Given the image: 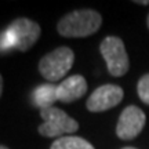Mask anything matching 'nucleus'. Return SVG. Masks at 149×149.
I'll return each mask as SVG.
<instances>
[{
	"label": "nucleus",
	"instance_id": "39448f33",
	"mask_svg": "<svg viewBox=\"0 0 149 149\" xmlns=\"http://www.w3.org/2000/svg\"><path fill=\"white\" fill-rule=\"evenodd\" d=\"M145 123H146V116L135 105H128L124 108L123 112L119 116L116 126V135L120 139H134L138 137L141 131L144 130Z\"/></svg>",
	"mask_w": 149,
	"mask_h": 149
},
{
	"label": "nucleus",
	"instance_id": "9d476101",
	"mask_svg": "<svg viewBox=\"0 0 149 149\" xmlns=\"http://www.w3.org/2000/svg\"><path fill=\"white\" fill-rule=\"evenodd\" d=\"M50 149H95L87 139L81 137H73V135H66L55 139Z\"/></svg>",
	"mask_w": 149,
	"mask_h": 149
},
{
	"label": "nucleus",
	"instance_id": "423d86ee",
	"mask_svg": "<svg viewBox=\"0 0 149 149\" xmlns=\"http://www.w3.org/2000/svg\"><path fill=\"white\" fill-rule=\"evenodd\" d=\"M8 29L15 42L14 48L22 53H26L29 48L36 44L37 39L40 37V32H42L40 25L37 22L29 18H24V17L11 22Z\"/></svg>",
	"mask_w": 149,
	"mask_h": 149
},
{
	"label": "nucleus",
	"instance_id": "0eeeda50",
	"mask_svg": "<svg viewBox=\"0 0 149 149\" xmlns=\"http://www.w3.org/2000/svg\"><path fill=\"white\" fill-rule=\"evenodd\" d=\"M124 98V91L120 86L104 84L93 91L86 107L90 112H105L119 105Z\"/></svg>",
	"mask_w": 149,
	"mask_h": 149
},
{
	"label": "nucleus",
	"instance_id": "4468645a",
	"mask_svg": "<svg viewBox=\"0 0 149 149\" xmlns=\"http://www.w3.org/2000/svg\"><path fill=\"white\" fill-rule=\"evenodd\" d=\"M1 93H3V77L0 74V97H1Z\"/></svg>",
	"mask_w": 149,
	"mask_h": 149
},
{
	"label": "nucleus",
	"instance_id": "1a4fd4ad",
	"mask_svg": "<svg viewBox=\"0 0 149 149\" xmlns=\"http://www.w3.org/2000/svg\"><path fill=\"white\" fill-rule=\"evenodd\" d=\"M55 101H58L57 97V86L53 83H44L37 86L32 93V102L40 111L46 108H51Z\"/></svg>",
	"mask_w": 149,
	"mask_h": 149
},
{
	"label": "nucleus",
	"instance_id": "6e6552de",
	"mask_svg": "<svg viewBox=\"0 0 149 149\" xmlns=\"http://www.w3.org/2000/svg\"><path fill=\"white\" fill-rule=\"evenodd\" d=\"M86 93H87V81L80 74L69 76L57 86L58 101L66 102V104L74 102L76 100L81 98Z\"/></svg>",
	"mask_w": 149,
	"mask_h": 149
},
{
	"label": "nucleus",
	"instance_id": "f257e3e1",
	"mask_svg": "<svg viewBox=\"0 0 149 149\" xmlns=\"http://www.w3.org/2000/svg\"><path fill=\"white\" fill-rule=\"evenodd\" d=\"M101 14L91 8L72 11L58 21L57 31L64 37H87L100 31Z\"/></svg>",
	"mask_w": 149,
	"mask_h": 149
},
{
	"label": "nucleus",
	"instance_id": "dca6fc26",
	"mask_svg": "<svg viewBox=\"0 0 149 149\" xmlns=\"http://www.w3.org/2000/svg\"><path fill=\"white\" fill-rule=\"evenodd\" d=\"M0 149H8L7 146H4V145H0Z\"/></svg>",
	"mask_w": 149,
	"mask_h": 149
},
{
	"label": "nucleus",
	"instance_id": "2eb2a0df",
	"mask_svg": "<svg viewBox=\"0 0 149 149\" xmlns=\"http://www.w3.org/2000/svg\"><path fill=\"white\" fill-rule=\"evenodd\" d=\"M122 149H137V148H133V146H126V148H122Z\"/></svg>",
	"mask_w": 149,
	"mask_h": 149
},
{
	"label": "nucleus",
	"instance_id": "f03ea898",
	"mask_svg": "<svg viewBox=\"0 0 149 149\" xmlns=\"http://www.w3.org/2000/svg\"><path fill=\"white\" fill-rule=\"evenodd\" d=\"M43 123L39 126V134L47 138H61L68 134H73L79 130V123L65 113L62 109L55 107L46 108L40 111Z\"/></svg>",
	"mask_w": 149,
	"mask_h": 149
},
{
	"label": "nucleus",
	"instance_id": "20e7f679",
	"mask_svg": "<svg viewBox=\"0 0 149 149\" xmlns=\"http://www.w3.org/2000/svg\"><path fill=\"white\" fill-rule=\"evenodd\" d=\"M100 53L105 59L108 72L112 76L120 77L127 73L130 68V61L124 43L120 37L107 36L100 44Z\"/></svg>",
	"mask_w": 149,
	"mask_h": 149
},
{
	"label": "nucleus",
	"instance_id": "7ed1b4c3",
	"mask_svg": "<svg viewBox=\"0 0 149 149\" xmlns=\"http://www.w3.org/2000/svg\"><path fill=\"white\" fill-rule=\"evenodd\" d=\"M74 62V53L66 46L58 47L46 54L39 62V72L50 83L64 77Z\"/></svg>",
	"mask_w": 149,
	"mask_h": 149
},
{
	"label": "nucleus",
	"instance_id": "ddd939ff",
	"mask_svg": "<svg viewBox=\"0 0 149 149\" xmlns=\"http://www.w3.org/2000/svg\"><path fill=\"white\" fill-rule=\"evenodd\" d=\"M134 3H137V4H142V6H146V4H149V0H142V1H138V0H135Z\"/></svg>",
	"mask_w": 149,
	"mask_h": 149
},
{
	"label": "nucleus",
	"instance_id": "f8f14e48",
	"mask_svg": "<svg viewBox=\"0 0 149 149\" xmlns=\"http://www.w3.org/2000/svg\"><path fill=\"white\" fill-rule=\"evenodd\" d=\"M15 42H14V37L11 35L10 29L7 28L6 31L0 33V51H7L10 48H14Z\"/></svg>",
	"mask_w": 149,
	"mask_h": 149
},
{
	"label": "nucleus",
	"instance_id": "9b49d317",
	"mask_svg": "<svg viewBox=\"0 0 149 149\" xmlns=\"http://www.w3.org/2000/svg\"><path fill=\"white\" fill-rule=\"evenodd\" d=\"M137 91H138L139 100L144 102V104L149 105V73L144 74V76L138 80Z\"/></svg>",
	"mask_w": 149,
	"mask_h": 149
},
{
	"label": "nucleus",
	"instance_id": "f3484780",
	"mask_svg": "<svg viewBox=\"0 0 149 149\" xmlns=\"http://www.w3.org/2000/svg\"><path fill=\"white\" fill-rule=\"evenodd\" d=\"M146 25H148V28H149V14H148V18H146Z\"/></svg>",
	"mask_w": 149,
	"mask_h": 149
}]
</instances>
